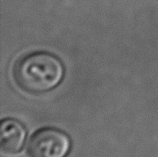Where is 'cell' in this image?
I'll use <instances>...</instances> for the list:
<instances>
[{"instance_id":"obj_1","label":"cell","mask_w":158,"mask_h":157,"mask_svg":"<svg viewBox=\"0 0 158 157\" xmlns=\"http://www.w3.org/2000/svg\"><path fill=\"white\" fill-rule=\"evenodd\" d=\"M65 67L53 53L37 51L26 54L15 62L13 78L23 91L43 94L56 88L64 77Z\"/></svg>"},{"instance_id":"obj_2","label":"cell","mask_w":158,"mask_h":157,"mask_svg":"<svg viewBox=\"0 0 158 157\" xmlns=\"http://www.w3.org/2000/svg\"><path fill=\"white\" fill-rule=\"evenodd\" d=\"M71 140L65 132L56 128H43L33 134L28 144L30 157H66Z\"/></svg>"},{"instance_id":"obj_3","label":"cell","mask_w":158,"mask_h":157,"mask_svg":"<svg viewBox=\"0 0 158 157\" xmlns=\"http://www.w3.org/2000/svg\"><path fill=\"white\" fill-rule=\"evenodd\" d=\"M27 131L21 122L12 118L3 119L0 124V150L2 154L14 155L21 151Z\"/></svg>"}]
</instances>
